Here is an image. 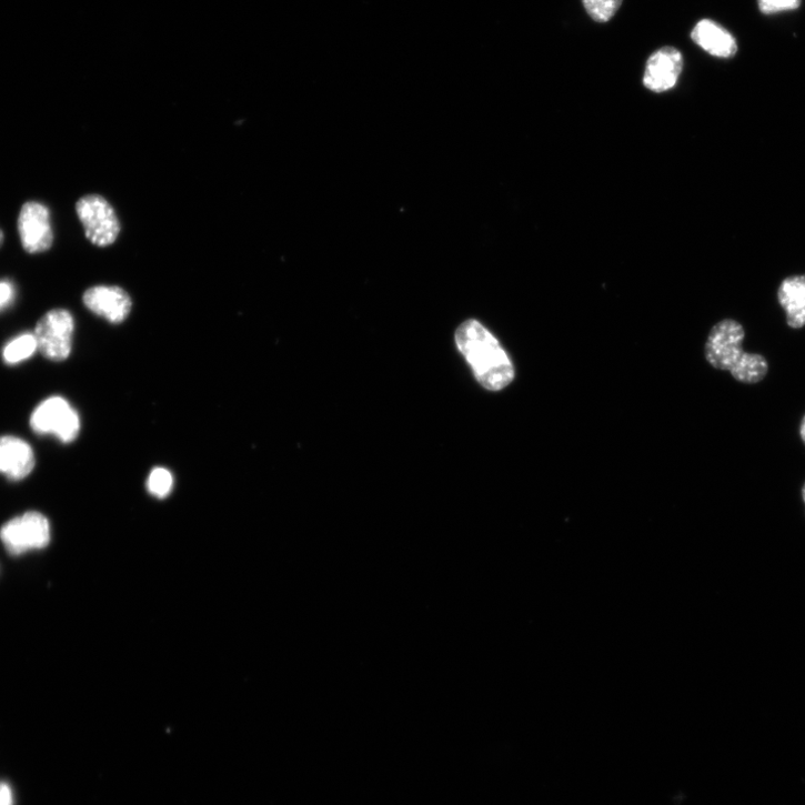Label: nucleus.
Segmentation results:
<instances>
[{"mask_svg": "<svg viewBox=\"0 0 805 805\" xmlns=\"http://www.w3.org/2000/svg\"><path fill=\"white\" fill-rule=\"evenodd\" d=\"M455 344L483 389L500 392L513 383L515 369L510 356L479 321L463 322L456 330Z\"/></svg>", "mask_w": 805, "mask_h": 805, "instance_id": "obj_1", "label": "nucleus"}, {"mask_svg": "<svg viewBox=\"0 0 805 805\" xmlns=\"http://www.w3.org/2000/svg\"><path fill=\"white\" fill-rule=\"evenodd\" d=\"M744 340L745 331L738 321H720L707 339L706 360L714 369L729 372L739 383L756 384L766 378L768 363L759 354L746 353Z\"/></svg>", "mask_w": 805, "mask_h": 805, "instance_id": "obj_2", "label": "nucleus"}, {"mask_svg": "<svg viewBox=\"0 0 805 805\" xmlns=\"http://www.w3.org/2000/svg\"><path fill=\"white\" fill-rule=\"evenodd\" d=\"M74 318L66 309H53L46 313L36 330L39 351L53 362L66 361L72 352Z\"/></svg>", "mask_w": 805, "mask_h": 805, "instance_id": "obj_3", "label": "nucleus"}, {"mask_svg": "<svg viewBox=\"0 0 805 805\" xmlns=\"http://www.w3.org/2000/svg\"><path fill=\"white\" fill-rule=\"evenodd\" d=\"M32 430L41 435H54L63 443L74 441L81 430L78 412L61 396L43 401L31 415Z\"/></svg>", "mask_w": 805, "mask_h": 805, "instance_id": "obj_4", "label": "nucleus"}, {"mask_svg": "<svg viewBox=\"0 0 805 805\" xmlns=\"http://www.w3.org/2000/svg\"><path fill=\"white\" fill-rule=\"evenodd\" d=\"M76 210L92 244L107 248L115 242L121 227L115 211L104 198L87 195L79 200Z\"/></svg>", "mask_w": 805, "mask_h": 805, "instance_id": "obj_5", "label": "nucleus"}, {"mask_svg": "<svg viewBox=\"0 0 805 805\" xmlns=\"http://www.w3.org/2000/svg\"><path fill=\"white\" fill-rule=\"evenodd\" d=\"M7 550L14 555L46 549L51 541V526L48 519L29 512L8 522L0 530Z\"/></svg>", "mask_w": 805, "mask_h": 805, "instance_id": "obj_6", "label": "nucleus"}, {"mask_svg": "<svg viewBox=\"0 0 805 805\" xmlns=\"http://www.w3.org/2000/svg\"><path fill=\"white\" fill-rule=\"evenodd\" d=\"M23 249L30 254L49 251L54 241L51 213L40 202H28L23 205L18 222Z\"/></svg>", "mask_w": 805, "mask_h": 805, "instance_id": "obj_7", "label": "nucleus"}, {"mask_svg": "<svg viewBox=\"0 0 805 805\" xmlns=\"http://www.w3.org/2000/svg\"><path fill=\"white\" fill-rule=\"evenodd\" d=\"M684 70V57L674 47H664L654 52L643 73V85L655 93L674 89Z\"/></svg>", "mask_w": 805, "mask_h": 805, "instance_id": "obj_8", "label": "nucleus"}, {"mask_svg": "<svg viewBox=\"0 0 805 805\" xmlns=\"http://www.w3.org/2000/svg\"><path fill=\"white\" fill-rule=\"evenodd\" d=\"M83 302L90 311L112 324H120L125 320L132 308L129 294L114 285H97L88 289L83 294Z\"/></svg>", "mask_w": 805, "mask_h": 805, "instance_id": "obj_9", "label": "nucleus"}, {"mask_svg": "<svg viewBox=\"0 0 805 805\" xmlns=\"http://www.w3.org/2000/svg\"><path fill=\"white\" fill-rule=\"evenodd\" d=\"M36 467V453L21 437L0 436V474L12 481L28 477Z\"/></svg>", "mask_w": 805, "mask_h": 805, "instance_id": "obj_10", "label": "nucleus"}, {"mask_svg": "<svg viewBox=\"0 0 805 805\" xmlns=\"http://www.w3.org/2000/svg\"><path fill=\"white\" fill-rule=\"evenodd\" d=\"M693 42L708 54L718 59H732L738 47L735 38L725 28L712 20H702L692 31Z\"/></svg>", "mask_w": 805, "mask_h": 805, "instance_id": "obj_11", "label": "nucleus"}, {"mask_svg": "<svg viewBox=\"0 0 805 805\" xmlns=\"http://www.w3.org/2000/svg\"><path fill=\"white\" fill-rule=\"evenodd\" d=\"M777 299L792 330L805 326V275H792L782 281Z\"/></svg>", "mask_w": 805, "mask_h": 805, "instance_id": "obj_12", "label": "nucleus"}, {"mask_svg": "<svg viewBox=\"0 0 805 805\" xmlns=\"http://www.w3.org/2000/svg\"><path fill=\"white\" fill-rule=\"evenodd\" d=\"M39 351L34 334L26 333L12 340L3 351V360L8 365H18L31 359Z\"/></svg>", "mask_w": 805, "mask_h": 805, "instance_id": "obj_13", "label": "nucleus"}, {"mask_svg": "<svg viewBox=\"0 0 805 805\" xmlns=\"http://www.w3.org/2000/svg\"><path fill=\"white\" fill-rule=\"evenodd\" d=\"M587 16L596 23L610 22L622 7L623 0H582Z\"/></svg>", "mask_w": 805, "mask_h": 805, "instance_id": "obj_14", "label": "nucleus"}, {"mask_svg": "<svg viewBox=\"0 0 805 805\" xmlns=\"http://www.w3.org/2000/svg\"><path fill=\"white\" fill-rule=\"evenodd\" d=\"M173 485V475L164 467L153 469L147 481L149 493L159 500L167 499L171 494Z\"/></svg>", "mask_w": 805, "mask_h": 805, "instance_id": "obj_15", "label": "nucleus"}, {"mask_svg": "<svg viewBox=\"0 0 805 805\" xmlns=\"http://www.w3.org/2000/svg\"><path fill=\"white\" fill-rule=\"evenodd\" d=\"M759 11L765 16L794 11L801 7L802 0H757Z\"/></svg>", "mask_w": 805, "mask_h": 805, "instance_id": "obj_16", "label": "nucleus"}, {"mask_svg": "<svg viewBox=\"0 0 805 805\" xmlns=\"http://www.w3.org/2000/svg\"><path fill=\"white\" fill-rule=\"evenodd\" d=\"M14 296V285L10 281H0V310L8 306Z\"/></svg>", "mask_w": 805, "mask_h": 805, "instance_id": "obj_17", "label": "nucleus"}, {"mask_svg": "<svg viewBox=\"0 0 805 805\" xmlns=\"http://www.w3.org/2000/svg\"><path fill=\"white\" fill-rule=\"evenodd\" d=\"M0 805H13V793L7 783H0Z\"/></svg>", "mask_w": 805, "mask_h": 805, "instance_id": "obj_18", "label": "nucleus"}, {"mask_svg": "<svg viewBox=\"0 0 805 805\" xmlns=\"http://www.w3.org/2000/svg\"><path fill=\"white\" fill-rule=\"evenodd\" d=\"M799 436L802 442L805 445V415L803 416L801 424H799Z\"/></svg>", "mask_w": 805, "mask_h": 805, "instance_id": "obj_19", "label": "nucleus"}, {"mask_svg": "<svg viewBox=\"0 0 805 805\" xmlns=\"http://www.w3.org/2000/svg\"><path fill=\"white\" fill-rule=\"evenodd\" d=\"M3 243H4V233L2 230H0V248H2Z\"/></svg>", "mask_w": 805, "mask_h": 805, "instance_id": "obj_20", "label": "nucleus"}, {"mask_svg": "<svg viewBox=\"0 0 805 805\" xmlns=\"http://www.w3.org/2000/svg\"><path fill=\"white\" fill-rule=\"evenodd\" d=\"M801 494H802V500H803V503L805 504V482H804V485H803V487H802V492H801Z\"/></svg>", "mask_w": 805, "mask_h": 805, "instance_id": "obj_21", "label": "nucleus"}]
</instances>
